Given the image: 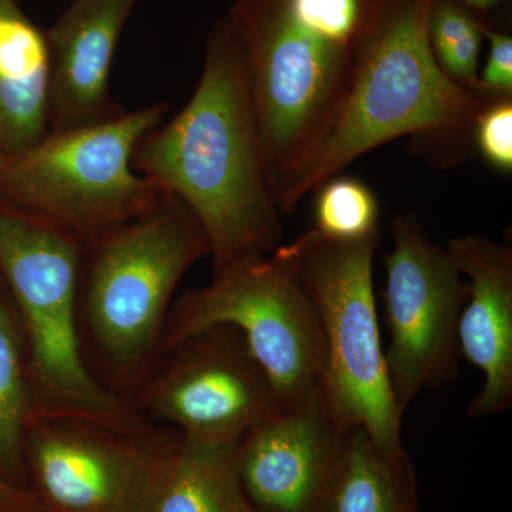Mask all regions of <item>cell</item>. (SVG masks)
<instances>
[{
  "instance_id": "6da1fadb",
  "label": "cell",
  "mask_w": 512,
  "mask_h": 512,
  "mask_svg": "<svg viewBox=\"0 0 512 512\" xmlns=\"http://www.w3.org/2000/svg\"><path fill=\"white\" fill-rule=\"evenodd\" d=\"M131 165L197 217L210 242L214 274L281 245L284 227L247 64L227 16L208 33L200 82L187 106L141 138Z\"/></svg>"
},
{
  "instance_id": "7a4b0ae2",
  "label": "cell",
  "mask_w": 512,
  "mask_h": 512,
  "mask_svg": "<svg viewBox=\"0 0 512 512\" xmlns=\"http://www.w3.org/2000/svg\"><path fill=\"white\" fill-rule=\"evenodd\" d=\"M379 6L380 0H235L229 9L281 217L338 123Z\"/></svg>"
},
{
  "instance_id": "3957f363",
  "label": "cell",
  "mask_w": 512,
  "mask_h": 512,
  "mask_svg": "<svg viewBox=\"0 0 512 512\" xmlns=\"http://www.w3.org/2000/svg\"><path fill=\"white\" fill-rule=\"evenodd\" d=\"M208 255L204 228L175 197L83 241L77 323L84 363L101 386L130 403L160 357L175 289Z\"/></svg>"
},
{
  "instance_id": "277c9868",
  "label": "cell",
  "mask_w": 512,
  "mask_h": 512,
  "mask_svg": "<svg viewBox=\"0 0 512 512\" xmlns=\"http://www.w3.org/2000/svg\"><path fill=\"white\" fill-rule=\"evenodd\" d=\"M433 0H380L338 123L322 156L292 191L282 217L356 158L396 138L460 143L490 97L440 69L429 40ZM495 99V97H493Z\"/></svg>"
},
{
  "instance_id": "5b68a950",
  "label": "cell",
  "mask_w": 512,
  "mask_h": 512,
  "mask_svg": "<svg viewBox=\"0 0 512 512\" xmlns=\"http://www.w3.org/2000/svg\"><path fill=\"white\" fill-rule=\"evenodd\" d=\"M83 242L0 201V278L22 329L36 414L87 417L124 429L148 420L94 379L77 323Z\"/></svg>"
},
{
  "instance_id": "8992f818",
  "label": "cell",
  "mask_w": 512,
  "mask_h": 512,
  "mask_svg": "<svg viewBox=\"0 0 512 512\" xmlns=\"http://www.w3.org/2000/svg\"><path fill=\"white\" fill-rule=\"evenodd\" d=\"M164 101L113 119L49 133L16 156H0V201L80 239L164 207L174 195L136 173L141 138L163 123Z\"/></svg>"
},
{
  "instance_id": "52a82bcc",
  "label": "cell",
  "mask_w": 512,
  "mask_h": 512,
  "mask_svg": "<svg viewBox=\"0 0 512 512\" xmlns=\"http://www.w3.org/2000/svg\"><path fill=\"white\" fill-rule=\"evenodd\" d=\"M380 242L329 241L311 228L292 244L325 340L322 394L330 416L342 433L362 429L379 446L397 450L404 447V413L387 376L373 292Z\"/></svg>"
},
{
  "instance_id": "ba28073f",
  "label": "cell",
  "mask_w": 512,
  "mask_h": 512,
  "mask_svg": "<svg viewBox=\"0 0 512 512\" xmlns=\"http://www.w3.org/2000/svg\"><path fill=\"white\" fill-rule=\"evenodd\" d=\"M215 326L242 333L284 409L322 393L325 340L292 242L174 299L161 352Z\"/></svg>"
},
{
  "instance_id": "9c48e42d",
  "label": "cell",
  "mask_w": 512,
  "mask_h": 512,
  "mask_svg": "<svg viewBox=\"0 0 512 512\" xmlns=\"http://www.w3.org/2000/svg\"><path fill=\"white\" fill-rule=\"evenodd\" d=\"M181 439L160 423L36 414L23 448L29 488L53 512H148Z\"/></svg>"
},
{
  "instance_id": "30bf717a",
  "label": "cell",
  "mask_w": 512,
  "mask_h": 512,
  "mask_svg": "<svg viewBox=\"0 0 512 512\" xmlns=\"http://www.w3.org/2000/svg\"><path fill=\"white\" fill-rule=\"evenodd\" d=\"M390 234L393 247L383 256L389 329L384 357L394 400L404 413L423 390L456 379L457 326L468 288L446 248L431 241L416 217L397 215Z\"/></svg>"
},
{
  "instance_id": "8fae6325",
  "label": "cell",
  "mask_w": 512,
  "mask_h": 512,
  "mask_svg": "<svg viewBox=\"0 0 512 512\" xmlns=\"http://www.w3.org/2000/svg\"><path fill=\"white\" fill-rule=\"evenodd\" d=\"M130 403L184 437L241 440L284 409L244 336L215 326L161 352Z\"/></svg>"
},
{
  "instance_id": "7c38bea8",
  "label": "cell",
  "mask_w": 512,
  "mask_h": 512,
  "mask_svg": "<svg viewBox=\"0 0 512 512\" xmlns=\"http://www.w3.org/2000/svg\"><path fill=\"white\" fill-rule=\"evenodd\" d=\"M345 446L322 393L261 421L238 444L252 512H332Z\"/></svg>"
},
{
  "instance_id": "4fadbf2b",
  "label": "cell",
  "mask_w": 512,
  "mask_h": 512,
  "mask_svg": "<svg viewBox=\"0 0 512 512\" xmlns=\"http://www.w3.org/2000/svg\"><path fill=\"white\" fill-rule=\"evenodd\" d=\"M138 0H72L46 30L50 52L49 133L113 119L110 72Z\"/></svg>"
},
{
  "instance_id": "5bb4252c",
  "label": "cell",
  "mask_w": 512,
  "mask_h": 512,
  "mask_svg": "<svg viewBox=\"0 0 512 512\" xmlns=\"http://www.w3.org/2000/svg\"><path fill=\"white\" fill-rule=\"evenodd\" d=\"M446 251L468 278L457 326L460 355L484 375L468 414L481 419L507 412L512 406V247L466 235L450 239Z\"/></svg>"
},
{
  "instance_id": "9a60e30c",
  "label": "cell",
  "mask_w": 512,
  "mask_h": 512,
  "mask_svg": "<svg viewBox=\"0 0 512 512\" xmlns=\"http://www.w3.org/2000/svg\"><path fill=\"white\" fill-rule=\"evenodd\" d=\"M50 52L46 30L0 0V156H16L49 134Z\"/></svg>"
},
{
  "instance_id": "2e32d148",
  "label": "cell",
  "mask_w": 512,
  "mask_h": 512,
  "mask_svg": "<svg viewBox=\"0 0 512 512\" xmlns=\"http://www.w3.org/2000/svg\"><path fill=\"white\" fill-rule=\"evenodd\" d=\"M239 441L183 436L148 512H252L239 481Z\"/></svg>"
},
{
  "instance_id": "e0dca14e",
  "label": "cell",
  "mask_w": 512,
  "mask_h": 512,
  "mask_svg": "<svg viewBox=\"0 0 512 512\" xmlns=\"http://www.w3.org/2000/svg\"><path fill=\"white\" fill-rule=\"evenodd\" d=\"M416 470L403 448L379 446L365 430L346 433L332 512H417Z\"/></svg>"
},
{
  "instance_id": "ac0fdd59",
  "label": "cell",
  "mask_w": 512,
  "mask_h": 512,
  "mask_svg": "<svg viewBox=\"0 0 512 512\" xmlns=\"http://www.w3.org/2000/svg\"><path fill=\"white\" fill-rule=\"evenodd\" d=\"M33 416L35 403L18 312L0 278V474L28 490L23 448Z\"/></svg>"
},
{
  "instance_id": "d6986e66",
  "label": "cell",
  "mask_w": 512,
  "mask_h": 512,
  "mask_svg": "<svg viewBox=\"0 0 512 512\" xmlns=\"http://www.w3.org/2000/svg\"><path fill=\"white\" fill-rule=\"evenodd\" d=\"M316 191L312 228L320 237L346 244L382 237L379 201L362 180L333 175Z\"/></svg>"
},
{
  "instance_id": "ffe728a7",
  "label": "cell",
  "mask_w": 512,
  "mask_h": 512,
  "mask_svg": "<svg viewBox=\"0 0 512 512\" xmlns=\"http://www.w3.org/2000/svg\"><path fill=\"white\" fill-rule=\"evenodd\" d=\"M471 140L481 158L500 173H512V97L485 103L474 120Z\"/></svg>"
},
{
  "instance_id": "44dd1931",
  "label": "cell",
  "mask_w": 512,
  "mask_h": 512,
  "mask_svg": "<svg viewBox=\"0 0 512 512\" xmlns=\"http://www.w3.org/2000/svg\"><path fill=\"white\" fill-rule=\"evenodd\" d=\"M488 57L483 72L478 74L480 92L485 97H512V37L485 25Z\"/></svg>"
},
{
  "instance_id": "7402d4cb",
  "label": "cell",
  "mask_w": 512,
  "mask_h": 512,
  "mask_svg": "<svg viewBox=\"0 0 512 512\" xmlns=\"http://www.w3.org/2000/svg\"><path fill=\"white\" fill-rule=\"evenodd\" d=\"M49 511L32 490L10 483L0 474V512Z\"/></svg>"
},
{
  "instance_id": "603a6c76",
  "label": "cell",
  "mask_w": 512,
  "mask_h": 512,
  "mask_svg": "<svg viewBox=\"0 0 512 512\" xmlns=\"http://www.w3.org/2000/svg\"><path fill=\"white\" fill-rule=\"evenodd\" d=\"M453 2L484 15L488 10L497 8L503 0H453Z\"/></svg>"
},
{
  "instance_id": "cb8c5ba5",
  "label": "cell",
  "mask_w": 512,
  "mask_h": 512,
  "mask_svg": "<svg viewBox=\"0 0 512 512\" xmlns=\"http://www.w3.org/2000/svg\"><path fill=\"white\" fill-rule=\"evenodd\" d=\"M45 512H53V511H45Z\"/></svg>"
}]
</instances>
